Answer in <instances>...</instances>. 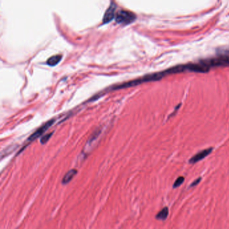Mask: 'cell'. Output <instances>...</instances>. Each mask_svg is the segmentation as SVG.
<instances>
[{
    "label": "cell",
    "mask_w": 229,
    "mask_h": 229,
    "mask_svg": "<svg viewBox=\"0 0 229 229\" xmlns=\"http://www.w3.org/2000/svg\"><path fill=\"white\" fill-rule=\"evenodd\" d=\"M136 18V14L130 11L120 10L116 13V21L122 24H129L134 22Z\"/></svg>",
    "instance_id": "cell-2"
},
{
    "label": "cell",
    "mask_w": 229,
    "mask_h": 229,
    "mask_svg": "<svg viewBox=\"0 0 229 229\" xmlns=\"http://www.w3.org/2000/svg\"><path fill=\"white\" fill-rule=\"evenodd\" d=\"M116 9V5L114 2H111L109 6L108 7V8L106 9V12H105L104 16L103 18V23L104 24H106L110 22L112 19L114 18V16H116V13H115V11Z\"/></svg>",
    "instance_id": "cell-4"
},
{
    "label": "cell",
    "mask_w": 229,
    "mask_h": 229,
    "mask_svg": "<svg viewBox=\"0 0 229 229\" xmlns=\"http://www.w3.org/2000/svg\"><path fill=\"white\" fill-rule=\"evenodd\" d=\"M165 75H168L166 70L164 71H162V72H158V73L146 75L140 78L130 81V82L122 83L120 84H118L117 85H114V86L111 88V89L115 90V89H125V88H127L134 87V86H136V85L142 84L143 83L149 82H155V81L159 80L163 78V77H165Z\"/></svg>",
    "instance_id": "cell-1"
},
{
    "label": "cell",
    "mask_w": 229,
    "mask_h": 229,
    "mask_svg": "<svg viewBox=\"0 0 229 229\" xmlns=\"http://www.w3.org/2000/svg\"><path fill=\"white\" fill-rule=\"evenodd\" d=\"M61 59H62L61 55H56L54 56H52L47 60L46 63L50 66H55L59 63V61L61 60Z\"/></svg>",
    "instance_id": "cell-7"
},
{
    "label": "cell",
    "mask_w": 229,
    "mask_h": 229,
    "mask_svg": "<svg viewBox=\"0 0 229 229\" xmlns=\"http://www.w3.org/2000/svg\"><path fill=\"white\" fill-rule=\"evenodd\" d=\"M77 173V171L75 169H71L70 171H69L67 173L62 179V183L63 184H67L68 183H69L72 179L75 177Z\"/></svg>",
    "instance_id": "cell-6"
},
{
    "label": "cell",
    "mask_w": 229,
    "mask_h": 229,
    "mask_svg": "<svg viewBox=\"0 0 229 229\" xmlns=\"http://www.w3.org/2000/svg\"><path fill=\"white\" fill-rule=\"evenodd\" d=\"M54 122H55V119H51L49 121H48L47 122L44 124V125L40 126L39 129L36 130L33 134H32V135H30V136L28 138V141L32 142L36 140L37 138L40 136L45 132H46L47 129H49V128H50L52 125H53Z\"/></svg>",
    "instance_id": "cell-3"
},
{
    "label": "cell",
    "mask_w": 229,
    "mask_h": 229,
    "mask_svg": "<svg viewBox=\"0 0 229 229\" xmlns=\"http://www.w3.org/2000/svg\"><path fill=\"white\" fill-rule=\"evenodd\" d=\"M201 179H202V178H198L197 179H195V181H194V182L192 184H191V187H194V186H195V185H197L200 182V181H201Z\"/></svg>",
    "instance_id": "cell-11"
},
{
    "label": "cell",
    "mask_w": 229,
    "mask_h": 229,
    "mask_svg": "<svg viewBox=\"0 0 229 229\" xmlns=\"http://www.w3.org/2000/svg\"><path fill=\"white\" fill-rule=\"evenodd\" d=\"M52 132H51V133H49V134L45 135H44L43 136H42V137L41 138V139H40V142L42 143V144H45V143H46L49 140V138H51V136H52Z\"/></svg>",
    "instance_id": "cell-10"
},
{
    "label": "cell",
    "mask_w": 229,
    "mask_h": 229,
    "mask_svg": "<svg viewBox=\"0 0 229 229\" xmlns=\"http://www.w3.org/2000/svg\"><path fill=\"white\" fill-rule=\"evenodd\" d=\"M212 150H213V148L210 147V148H209V149H204L202 151L198 152L197 154H195L194 157H192V158L189 159V163L194 164V163H197V162H198L202 160L203 159L205 158V157H207L208 155H210V152L212 151Z\"/></svg>",
    "instance_id": "cell-5"
},
{
    "label": "cell",
    "mask_w": 229,
    "mask_h": 229,
    "mask_svg": "<svg viewBox=\"0 0 229 229\" xmlns=\"http://www.w3.org/2000/svg\"><path fill=\"white\" fill-rule=\"evenodd\" d=\"M169 215V209L168 207H165L163 208L157 214L156 218L157 220H161V221H165L167 218V217Z\"/></svg>",
    "instance_id": "cell-8"
},
{
    "label": "cell",
    "mask_w": 229,
    "mask_h": 229,
    "mask_svg": "<svg viewBox=\"0 0 229 229\" xmlns=\"http://www.w3.org/2000/svg\"><path fill=\"white\" fill-rule=\"evenodd\" d=\"M184 178L182 177V176H180V177H179L177 179H176V181H175L174 184H173V188H178L179 186H180L181 185H182L184 183Z\"/></svg>",
    "instance_id": "cell-9"
}]
</instances>
